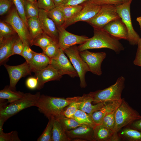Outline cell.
Masks as SVG:
<instances>
[{
	"mask_svg": "<svg viewBox=\"0 0 141 141\" xmlns=\"http://www.w3.org/2000/svg\"><path fill=\"white\" fill-rule=\"evenodd\" d=\"M60 48L58 42L54 40L43 51V53L50 59L57 56L59 54Z\"/></svg>",
	"mask_w": 141,
	"mask_h": 141,
	"instance_id": "obj_35",
	"label": "cell"
},
{
	"mask_svg": "<svg viewBox=\"0 0 141 141\" xmlns=\"http://www.w3.org/2000/svg\"><path fill=\"white\" fill-rule=\"evenodd\" d=\"M122 1H123V2H124L126 1H128L129 0H122Z\"/></svg>",
	"mask_w": 141,
	"mask_h": 141,
	"instance_id": "obj_56",
	"label": "cell"
},
{
	"mask_svg": "<svg viewBox=\"0 0 141 141\" xmlns=\"http://www.w3.org/2000/svg\"><path fill=\"white\" fill-rule=\"evenodd\" d=\"M122 99L107 102L100 109L93 113L91 115L96 125L101 124L103 118L106 115L116 109L121 104Z\"/></svg>",
	"mask_w": 141,
	"mask_h": 141,
	"instance_id": "obj_19",
	"label": "cell"
},
{
	"mask_svg": "<svg viewBox=\"0 0 141 141\" xmlns=\"http://www.w3.org/2000/svg\"><path fill=\"white\" fill-rule=\"evenodd\" d=\"M25 12L27 20L30 18L38 16L39 8L37 5L27 0H24Z\"/></svg>",
	"mask_w": 141,
	"mask_h": 141,
	"instance_id": "obj_34",
	"label": "cell"
},
{
	"mask_svg": "<svg viewBox=\"0 0 141 141\" xmlns=\"http://www.w3.org/2000/svg\"><path fill=\"white\" fill-rule=\"evenodd\" d=\"M24 45V49L21 56L25 59L28 63L31 60L34 53V51L30 48L29 45L25 42H23Z\"/></svg>",
	"mask_w": 141,
	"mask_h": 141,
	"instance_id": "obj_44",
	"label": "cell"
},
{
	"mask_svg": "<svg viewBox=\"0 0 141 141\" xmlns=\"http://www.w3.org/2000/svg\"><path fill=\"white\" fill-rule=\"evenodd\" d=\"M51 59L43 53L34 52L33 57L29 63L32 72L35 73L46 68L50 64Z\"/></svg>",
	"mask_w": 141,
	"mask_h": 141,
	"instance_id": "obj_20",
	"label": "cell"
},
{
	"mask_svg": "<svg viewBox=\"0 0 141 141\" xmlns=\"http://www.w3.org/2000/svg\"><path fill=\"white\" fill-rule=\"evenodd\" d=\"M50 64L62 75H67L72 78L78 77L77 72L65 55L64 50L61 48L58 56L51 59Z\"/></svg>",
	"mask_w": 141,
	"mask_h": 141,
	"instance_id": "obj_13",
	"label": "cell"
},
{
	"mask_svg": "<svg viewBox=\"0 0 141 141\" xmlns=\"http://www.w3.org/2000/svg\"><path fill=\"white\" fill-rule=\"evenodd\" d=\"M27 23L28 28L32 40L43 32L38 16L27 19Z\"/></svg>",
	"mask_w": 141,
	"mask_h": 141,
	"instance_id": "obj_26",
	"label": "cell"
},
{
	"mask_svg": "<svg viewBox=\"0 0 141 141\" xmlns=\"http://www.w3.org/2000/svg\"><path fill=\"white\" fill-rule=\"evenodd\" d=\"M58 7L63 14L65 22L77 14L82 9L83 6L81 4L76 5H64Z\"/></svg>",
	"mask_w": 141,
	"mask_h": 141,
	"instance_id": "obj_32",
	"label": "cell"
},
{
	"mask_svg": "<svg viewBox=\"0 0 141 141\" xmlns=\"http://www.w3.org/2000/svg\"><path fill=\"white\" fill-rule=\"evenodd\" d=\"M81 97L75 96L65 98L40 95L35 106L48 119L52 117L56 118L65 108Z\"/></svg>",
	"mask_w": 141,
	"mask_h": 141,
	"instance_id": "obj_2",
	"label": "cell"
},
{
	"mask_svg": "<svg viewBox=\"0 0 141 141\" xmlns=\"http://www.w3.org/2000/svg\"><path fill=\"white\" fill-rule=\"evenodd\" d=\"M138 48L141 49V38H140L137 43Z\"/></svg>",
	"mask_w": 141,
	"mask_h": 141,
	"instance_id": "obj_54",
	"label": "cell"
},
{
	"mask_svg": "<svg viewBox=\"0 0 141 141\" xmlns=\"http://www.w3.org/2000/svg\"><path fill=\"white\" fill-rule=\"evenodd\" d=\"M116 109L106 115L103 118L101 124L113 131L115 124V113Z\"/></svg>",
	"mask_w": 141,
	"mask_h": 141,
	"instance_id": "obj_38",
	"label": "cell"
},
{
	"mask_svg": "<svg viewBox=\"0 0 141 141\" xmlns=\"http://www.w3.org/2000/svg\"><path fill=\"white\" fill-rule=\"evenodd\" d=\"M26 84L27 87L31 90L37 89L38 85V79L35 77H29L26 80Z\"/></svg>",
	"mask_w": 141,
	"mask_h": 141,
	"instance_id": "obj_46",
	"label": "cell"
},
{
	"mask_svg": "<svg viewBox=\"0 0 141 141\" xmlns=\"http://www.w3.org/2000/svg\"><path fill=\"white\" fill-rule=\"evenodd\" d=\"M38 17L43 32L58 42V31L55 23L48 16L47 11L39 9Z\"/></svg>",
	"mask_w": 141,
	"mask_h": 141,
	"instance_id": "obj_15",
	"label": "cell"
},
{
	"mask_svg": "<svg viewBox=\"0 0 141 141\" xmlns=\"http://www.w3.org/2000/svg\"><path fill=\"white\" fill-rule=\"evenodd\" d=\"M70 59L73 67L77 72L80 81L81 88H85L87 86L85 81L86 73L90 71L86 63L81 57L78 46L74 45L64 50Z\"/></svg>",
	"mask_w": 141,
	"mask_h": 141,
	"instance_id": "obj_6",
	"label": "cell"
},
{
	"mask_svg": "<svg viewBox=\"0 0 141 141\" xmlns=\"http://www.w3.org/2000/svg\"><path fill=\"white\" fill-rule=\"evenodd\" d=\"M93 28V36L78 46L80 52L89 49L107 48L119 53L124 50V48L119 40L103 28Z\"/></svg>",
	"mask_w": 141,
	"mask_h": 141,
	"instance_id": "obj_1",
	"label": "cell"
},
{
	"mask_svg": "<svg viewBox=\"0 0 141 141\" xmlns=\"http://www.w3.org/2000/svg\"><path fill=\"white\" fill-rule=\"evenodd\" d=\"M37 2V6L39 9L47 11L55 7L53 0H38Z\"/></svg>",
	"mask_w": 141,
	"mask_h": 141,
	"instance_id": "obj_43",
	"label": "cell"
},
{
	"mask_svg": "<svg viewBox=\"0 0 141 141\" xmlns=\"http://www.w3.org/2000/svg\"><path fill=\"white\" fill-rule=\"evenodd\" d=\"M136 20L139 23V24L140 26L141 30V16L139 17H137L136 19Z\"/></svg>",
	"mask_w": 141,
	"mask_h": 141,
	"instance_id": "obj_53",
	"label": "cell"
},
{
	"mask_svg": "<svg viewBox=\"0 0 141 141\" xmlns=\"http://www.w3.org/2000/svg\"><path fill=\"white\" fill-rule=\"evenodd\" d=\"M16 35L12 36L0 40L1 64L11 56L13 46L17 37H16Z\"/></svg>",
	"mask_w": 141,
	"mask_h": 141,
	"instance_id": "obj_21",
	"label": "cell"
},
{
	"mask_svg": "<svg viewBox=\"0 0 141 141\" xmlns=\"http://www.w3.org/2000/svg\"><path fill=\"white\" fill-rule=\"evenodd\" d=\"M120 18L116 6L106 5H102L98 13L86 22L93 28H103L110 22Z\"/></svg>",
	"mask_w": 141,
	"mask_h": 141,
	"instance_id": "obj_7",
	"label": "cell"
},
{
	"mask_svg": "<svg viewBox=\"0 0 141 141\" xmlns=\"http://www.w3.org/2000/svg\"><path fill=\"white\" fill-rule=\"evenodd\" d=\"M120 136L118 132H114L110 138L109 141H119L120 140Z\"/></svg>",
	"mask_w": 141,
	"mask_h": 141,
	"instance_id": "obj_51",
	"label": "cell"
},
{
	"mask_svg": "<svg viewBox=\"0 0 141 141\" xmlns=\"http://www.w3.org/2000/svg\"><path fill=\"white\" fill-rule=\"evenodd\" d=\"M7 120L4 118L0 116V133L3 131V127L4 122Z\"/></svg>",
	"mask_w": 141,
	"mask_h": 141,
	"instance_id": "obj_52",
	"label": "cell"
},
{
	"mask_svg": "<svg viewBox=\"0 0 141 141\" xmlns=\"http://www.w3.org/2000/svg\"><path fill=\"white\" fill-rule=\"evenodd\" d=\"M80 55L83 61L87 64L90 72L97 75L102 74L101 65L106 57L105 52H92L87 50L80 52Z\"/></svg>",
	"mask_w": 141,
	"mask_h": 141,
	"instance_id": "obj_11",
	"label": "cell"
},
{
	"mask_svg": "<svg viewBox=\"0 0 141 141\" xmlns=\"http://www.w3.org/2000/svg\"><path fill=\"white\" fill-rule=\"evenodd\" d=\"M54 118L48 119L49 121L43 133L37 139L38 141H52V130Z\"/></svg>",
	"mask_w": 141,
	"mask_h": 141,
	"instance_id": "obj_37",
	"label": "cell"
},
{
	"mask_svg": "<svg viewBox=\"0 0 141 141\" xmlns=\"http://www.w3.org/2000/svg\"><path fill=\"white\" fill-rule=\"evenodd\" d=\"M82 96L79 99L70 103L64 110H63L61 114L66 117L71 118L76 111L79 109L81 102Z\"/></svg>",
	"mask_w": 141,
	"mask_h": 141,
	"instance_id": "obj_36",
	"label": "cell"
},
{
	"mask_svg": "<svg viewBox=\"0 0 141 141\" xmlns=\"http://www.w3.org/2000/svg\"><path fill=\"white\" fill-rule=\"evenodd\" d=\"M54 40L51 37L43 32L33 39L30 45L39 46L43 51Z\"/></svg>",
	"mask_w": 141,
	"mask_h": 141,
	"instance_id": "obj_30",
	"label": "cell"
},
{
	"mask_svg": "<svg viewBox=\"0 0 141 141\" xmlns=\"http://www.w3.org/2000/svg\"><path fill=\"white\" fill-rule=\"evenodd\" d=\"M132 0H129L122 4L116 6L117 12L127 30L128 41L132 45L137 44L140 38L135 31L132 23L130 14V5Z\"/></svg>",
	"mask_w": 141,
	"mask_h": 141,
	"instance_id": "obj_9",
	"label": "cell"
},
{
	"mask_svg": "<svg viewBox=\"0 0 141 141\" xmlns=\"http://www.w3.org/2000/svg\"><path fill=\"white\" fill-rule=\"evenodd\" d=\"M4 21L12 27L23 42L30 45L32 39L28 28L19 15L15 6L11 8Z\"/></svg>",
	"mask_w": 141,
	"mask_h": 141,
	"instance_id": "obj_8",
	"label": "cell"
},
{
	"mask_svg": "<svg viewBox=\"0 0 141 141\" xmlns=\"http://www.w3.org/2000/svg\"><path fill=\"white\" fill-rule=\"evenodd\" d=\"M71 141L67 136L61 124L56 118H54L52 130V141Z\"/></svg>",
	"mask_w": 141,
	"mask_h": 141,
	"instance_id": "obj_24",
	"label": "cell"
},
{
	"mask_svg": "<svg viewBox=\"0 0 141 141\" xmlns=\"http://www.w3.org/2000/svg\"><path fill=\"white\" fill-rule=\"evenodd\" d=\"M103 28L113 37L118 40H128L127 30L121 18L110 22L106 25Z\"/></svg>",
	"mask_w": 141,
	"mask_h": 141,
	"instance_id": "obj_17",
	"label": "cell"
},
{
	"mask_svg": "<svg viewBox=\"0 0 141 141\" xmlns=\"http://www.w3.org/2000/svg\"><path fill=\"white\" fill-rule=\"evenodd\" d=\"M61 124L65 131L76 128L81 125L75 119L60 114L56 118Z\"/></svg>",
	"mask_w": 141,
	"mask_h": 141,
	"instance_id": "obj_31",
	"label": "cell"
},
{
	"mask_svg": "<svg viewBox=\"0 0 141 141\" xmlns=\"http://www.w3.org/2000/svg\"><path fill=\"white\" fill-rule=\"evenodd\" d=\"M13 1L14 4L19 15L28 27L27 20L25 14L24 0H13Z\"/></svg>",
	"mask_w": 141,
	"mask_h": 141,
	"instance_id": "obj_39",
	"label": "cell"
},
{
	"mask_svg": "<svg viewBox=\"0 0 141 141\" xmlns=\"http://www.w3.org/2000/svg\"><path fill=\"white\" fill-rule=\"evenodd\" d=\"M130 125L131 128L141 131V119L134 121Z\"/></svg>",
	"mask_w": 141,
	"mask_h": 141,
	"instance_id": "obj_48",
	"label": "cell"
},
{
	"mask_svg": "<svg viewBox=\"0 0 141 141\" xmlns=\"http://www.w3.org/2000/svg\"><path fill=\"white\" fill-rule=\"evenodd\" d=\"M133 63L136 65L141 67V49L140 48H138Z\"/></svg>",
	"mask_w": 141,
	"mask_h": 141,
	"instance_id": "obj_47",
	"label": "cell"
},
{
	"mask_svg": "<svg viewBox=\"0 0 141 141\" xmlns=\"http://www.w3.org/2000/svg\"><path fill=\"white\" fill-rule=\"evenodd\" d=\"M0 141H20L17 132L13 131L10 132L5 133L3 131L0 133Z\"/></svg>",
	"mask_w": 141,
	"mask_h": 141,
	"instance_id": "obj_40",
	"label": "cell"
},
{
	"mask_svg": "<svg viewBox=\"0 0 141 141\" xmlns=\"http://www.w3.org/2000/svg\"><path fill=\"white\" fill-rule=\"evenodd\" d=\"M35 73L34 77L38 81L37 88L38 90L43 88L46 83L52 81L59 80L62 76L58 70L50 64Z\"/></svg>",
	"mask_w": 141,
	"mask_h": 141,
	"instance_id": "obj_16",
	"label": "cell"
},
{
	"mask_svg": "<svg viewBox=\"0 0 141 141\" xmlns=\"http://www.w3.org/2000/svg\"><path fill=\"white\" fill-rule=\"evenodd\" d=\"M93 128V141H109L114 132L101 124L96 125Z\"/></svg>",
	"mask_w": 141,
	"mask_h": 141,
	"instance_id": "obj_25",
	"label": "cell"
},
{
	"mask_svg": "<svg viewBox=\"0 0 141 141\" xmlns=\"http://www.w3.org/2000/svg\"><path fill=\"white\" fill-rule=\"evenodd\" d=\"M115 117V124L113 131L118 133L123 127L141 119L140 114L123 98L116 110Z\"/></svg>",
	"mask_w": 141,
	"mask_h": 141,
	"instance_id": "obj_5",
	"label": "cell"
},
{
	"mask_svg": "<svg viewBox=\"0 0 141 141\" xmlns=\"http://www.w3.org/2000/svg\"><path fill=\"white\" fill-rule=\"evenodd\" d=\"M120 131V136L130 141H141V131L132 128H126Z\"/></svg>",
	"mask_w": 141,
	"mask_h": 141,
	"instance_id": "obj_29",
	"label": "cell"
},
{
	"mask_svg": "<svg viewBox=\"0 0 141 141\" xmlns=\"http://www.w3.org/2000/svg\"><path fill=\"white\" fill-rule=\"evenodd\" d=\"M48 16L54 22L57 28L62 27L65 21L64 15L58 7L47 11Z\"/></svg>",
	"mask_w": 141,
	"mask_h": 141,
	"instance_id": "obj_28",
	"label": "cell"
},
{
	"mask_svg": "<svg viewBox=\"0 0 141 141\" xmlns=\"http://www.w3.org/2000/svg\"><path fill=\"white\" fill-rule=\"evenodd\" d=\"M57 28L59 34L58 43L60 48L63 50L77 44H83L89 38L86 36L71 33L62 27Z\"/></svg>",
	"mask_w": 141,
	"mask_h": 141,
	"instance_id": "obj_14",
	"label": "cell"
},
{
	"mask_svg": "<svg viewBox=\"0 0 141 141\" xmlns=\"http://www.w3.org/2000/svg\"><path fill=\"white\" fill-rule=\"evenodd\" d=\"M71 118L75 119L81 124L86 125L93 128L96 125L90 115L79 109Z\"/></svg>",
	"mask_w": 141,
	"mask_h": 141,
	"instance_id": "obj_27",
	"label": "cell"
},
{
	"mask_svg": "<svg viewBox=\"0 0 141 141\" xmlns=\"http://www.w3.org/2000/svg\"><path fill=\"white\" fill-rule=\"evenodd\" d=\"M32 3L37 5V1L36 0H27Z\"/></svg>",
	"mask_w": 141,
	"mask_h": 141,
	"instance_id": "obj_55",
	"label": "cell"
},
{
	"mask_svg": "<svg viewBox=\"0 0 141 141\" xmlns=\"http://www.w3.org/2000/svg\"><path fill=\"white\" fill-rule=\"evenodd\" d=\"M68 138L72 140L93 141V128L82 124L75 129L66 131Z\"/></svg>",
	"mask_w": 141,
	"mask_h": 141,
	"instance_id": "obj_18",
	"label": "cell"
},
{
	"mask_svg": "<svg viewBox=\"0 0 141 141\" xmlns=\"http://www.w3.org/2000/svg\"><path fill=\"white\" fill-rule=\"evenodd\" d=\"M82 97L81 102L79 109L90 115L95 111L100 109L106 103H98L95 105H92L91 103L93 102V99L89 93L84 94Z\"/></svg>",
	"mask_w": 141,
	"mask_h": 141,
	"instance_id": "obj_22",
	"label": "cell"
},
{
	"mask_svg": "<svg viewBox=\"0 0 141 141\" xmlns=\"http://www.w3.org/2000/svg\"><path fill=\"white\" fill-rule=\"evenodd\" d=\"M25 95L26 93L12 90L9 86H7L0 91V99H7L10 103L23 98Z\"/></svg>",
	"mask_w": 141,
	"mask_h": 141,
	"instance_id": "obj_23",
	"label": "cell"
},
{
	"mask_svg": "<svg viewBox=\"0 0 141 141\" xmlns=\"http://www.w3.org/2000/svg\"><path fill=\"white\" fill-rule=\"evenodd\" d=\"M17 34L12 27L5 21L0 22V40Z\"/></svg>",
	"mask_w": 141,
	"mask_h": 141,
	"instance_id": "obj_33",
	"label": "cell"
},
{
	"mask_svg": "<svg viewBox=\"0 0 141 141\" xmlns=\"http://www.w3.org/2000/svg\"><path fill=\"white\" fill-rule=\"evenodd\" d=\"M24 48L23 42L21 39L18 36L14 43L11 56L15 54L21 56Z\"/></svg>",
	"mask_w": 141,
	"mask_h": 141,
	"instance_id": "obj_41",
	"label": "cell"
},
{
	"mask_svg": "<svg viewBox=\"0 0 141 141\" xmlns=\"http://www.w3.org/2000/svg\"><path fill=\"white\" fill-rule=\"evenodd\" d=\"M14 4L13 0H0V15L9 12Z\"/></svg>",
	"mask_w": 141,
	"mask_h": 141,
	"instance_id": "obj_42",
	"label": "cell"
},
{
	"mask_svg": "<svg viewBox=\"0 0 141 141\" xmlns=\"http://www.w3.org/2000/svg\"><path fill=\"white\" fill-rule=\"evenodd\" d=\"M125 81V78L121 76L118 78L114 84L109 87L90 92L89 93L92 97L93 102L97 103L121 99V95L124 87Z\"/></svg>",
	"mask_w": 141,
	"mask_h": 141,
	"instance_id": "obj_3",
	"label": "cell"
},
{
	"mask_svg": "<svg viewBox=\"0 0 141 141\" xmlns=\"http://www.w3.org/2000/svg\"><path fill=\"white\" fill-rule=\"evenodd\" d=\"M4 66L9 76V86L13 90H15L16 85L22 78L31 75L32 72L29 64L26 61L18 65L12 66L5 64Z\"/></svg>",
	"mask_w": 141,
	"mask_h": 141,
	"instance_id": "obj_12",
	"label": "cell"
},
{
	"mask_svg": "<svg viewBox=\"0 0 141 141\" xmlns=\"http://www.w3.org/2000/svg\"><path fill=\"white\" fill-rule=\"evenodd\" d=\"M69 0H53L55 7L66 5Z\"/></svg>",
	"mask_w": 141,
	"mask_h": 141,
	"instance_id": "obj_50",
	"label": "cell"
},
{
	"mask_svg": "<svg viewBox=\"0 0 141 141\" xmlns=\"http://www.w3.org/2000/svg\"><path fill=\"white\" fill-rule=\"evenodd\" d=\"M90 0H69L68 3L65 5H78Z\"/></svg>",
	"mask_w": 141,
	"mask_h": 141,
	"instance_id": "obj_49",
	"label": "cell"
},
{
	"mask_svg": "<svg viewBox=\"0 0 141 141\" xmlns=\"http://www.w3.org/2000/svg\"><path fill=\"white\" fill-rule=\"evenodd\" d=\"M82 9L75 15L64 22L62 27L66 28L69 26L79 21L86 22L93 17L99 11L101 6L96 4L91 0L81 4Z\"/></svg>",
	"mask_w": 141,
	"mask_h": 141,
	"instance_id": "obj_10",
	"label": "cell"
},
{
	"mask_svg": "<svg viewBox=\"0 0 141 141\" xmlns=\"http://www.w3.org/2000/svg\"><path fill=\"white\" fill-rule=\"evenodd\" d=\"M41 94L38 92L35 94L26 93L22 98L0 108V116L7 120L20 111L28 108L34 106Z\"/></svg>",
	"mask_w": 141,
	"mask_h": 141,
	"instance_id": "obj_4",
	"label": "cell"
},
{
	"mask_svg": "<svg viewBox=\"0 0 141 141\" xmlns=\"http://www.w3.org/2000/svg\"><path fill=\"white\" fill-rule=\"evenodd\" d=\"M96 4L100 5H110L117 6L123 3L122 0H91Z\"/></svg>",
	"mask_w": 141,
	"mask_h": 141,
	"instance_id": "obj_45",
	"label": "cell"
}]
</instances>
